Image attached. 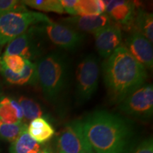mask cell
<instances>
[{"mask_svg":"<svg viewBox=\"0 0 153 153\" xmlns=\"http://www.w3.org/2000/svg\"><path fill=\"white\" fill-rule=\"evenodd\" d=\"M125 48L145 69L152 70V43L144 36L133 31L126 38Z\"/></svg>","mask_w":153,"mask_h":153,"instance_id":"obj_10","label":"cell"},{"mask_svg":"<svg viewBox=\"0 0 153 153\" xmlns=\"http://www.w3.org/2000/svg\"><path fill=\"white\" fill-rule=\"evenodd\" d=\"M46 15L32 11H13L0 16V46L10 43L31 26L48 23Z\"/></svg>","mask_w":153,"mask_h":153,"instance_id":"obj_4","label":"cell"},{"mask_svg":"<svg viewBox=\"0 0 153 153\" xmlns=\"http://www.w3.org/2000/svg\"><path fill=\"white\" fill-rule=\"evenodd\" d=\"M43 37H47L51 43L64 50L77 48L83 42L85 35L65 24L52 21L36 25Z\"/></svg>","mask_w":153,"mask_h":153,"instance_id":"obj_8","label":"cell"},{"mask_svg":"<svg viewBox=\"0 0 153 153\" xmlns=\"http://www.w3.org/2000/svg\"><path fill=\"white\" fill-rule=\"evenodd\" d=\"M98 53L107 58L121 45V30L118 26L109 24L94 34Z\"/></svg>","mask_w":153,"mask_h":153,"instance_id":"obj_11","label":"cell"},{"mask_svg":"<svg viewBox=\"0 0 153 153\" xmlns=\"http://www.w3.org/2000/svg\"><path fill=\"white\" fill-rule=\"evenodd\" d=\"M1 91H0V99H1Z\"/></svg>","mask_w":153,"mask_h":153,"instance_id":"obj_29","label":"cell"},{"mask_svg":"<svg viewBox=\"0 0 153 153\" xmlns=\"http://www.w3.org/2000/svg\"><path fill=\"white\" fill-rule=\"evenodd\" d=\"M131 153H153V140L152 137L145 139L134 149Z\"/></svg>","mask_w":153,"mask_h":153,"instance_id":"obj_25","label":"cell"},{"mask_svg":"<svg viewBox=\"0 0 153 153\" xmlns=\"http://www.w3.org/2000/svg\"><path fill=\"white\" fill-rule=\"evenodd\" d=\"M27 128L28 126L25 123L9 124L0 120V138L12 143Z\"/></svg>","mask_w":153,"mask_h":153,"instance_id":"obj_22","label":"cell"},{"mask_svg":"<svg viewBox=\"0 0 153 153\" xmlns=\"http://www.w3.org/2000/svg\"><path fill=\"white\" fill-rule=\"evenodd\" d=\"M105 10L104 0H76L74 16H97L104 14Z\"/></svg>","mask_w":153,"mask_h":153,"instance_id":"obj_19","label":"cell"},{"mask_svg":"<svg viewBox=\"0 0 153 153\" xmlns=\"http://www.w3.org/2000/svg\"><path fill=\"white\" fill-rule=\"evenodd\" d=\"M22 108L24 120L25 121H31L36 118L45 116V111L37 101L26 97H21L18 100Z\"/></svg>","mask_w":153,"mask_h":153,"instance_id":"obj_20","label":"cell"},{"mask_svg":"<svg viewBox=\"0 0 153 153\" xmlns=\"http://www.w3.org/2000/svg\"><path fill=\"white\" fill-rule=\"evenodd\" d=\"M119 108L128 116L143 120L150 119L153 113L152 84H144L133 91L120 103Z\"/></svg>","mask_w":153,"mask_h":153,"instance_id":"obj_7","label":"cell"},{"mask_svg":"<svg viewBox=\"0 0 153 153\" xmlns=\"http://www.w3.org/2000/svg\"><path fill=\"white\" fill-rule=\"evenodd\" d=\"M64 24L77 31L94 34L111 24V19L106 13L97 16H73L64 19Z\"/></svg>","mask_w":153,"mask_h":153,"instance_id":"obj_12","label":"cell"},{"mask_svg":"<svg viewBox=\"0 0 153 153\" xmlns=\"http://www.w3.org/2000/svg\"><path fill=\"white\" fill-rule=\"evenodd\" d=\"M82 122L94 153H131L133 150V127L126 118L102 110L91 113Z\"/></svg>","mask_w":153,"mask_h":153,"instance_id":"obj_1","label":"cell"},{"mask_svg":"<svg viewBox=\"0 0 153 153\" xmlns=\"http://www.w3.org/2000/svg\"><path fill=\"white\" fill-rule=\"evenodd\" d=\"M76 0H60L65 12L74 16V5Z\"/></svg>","mask_w":153,"mask_h":153,"instance_id":"obj_26","label":"cell"},{"mask_svg":"<svg viewBox=\"0 0 153 153\" xmlns=\"http://www.w3.org/2000/svg\"><path fill=\"white\" fill-rule=\"evenodd\" d=\"M36 153H49V152H48L47 150H44V149H43V150H42L39 151V152H36Z\"/></svg>","mask_w":153,"mask_h":153,"instance_id":"obj_27","label":"cell"},{"mask_svg":"<svg viewBox=\"0 0 153 153\" xmlns=\"http://www.w3.org/2000/svg\"><path fill=\"white\" fill-rule=\"evenodd\" d=\"M0 120L9 124L24 123L22 108L18 101L8 97H1Z\"/></svg>","mask_w":153,"mask_h":153,"instance_id":"obj_15","label":"cell"},{"mask_svg":"<svg viewBox=\"0 0 153 153\" xmlns=\"http://www.w3.org/2000/svg\"><path fill=\"white\" fill-rule=\"evenodd\" d=\"M43 35L36 25L8 43L3 55H18L26 60H38L43 55Z\"/></svg>","mask_w":153,"mask_h":153,"instance_id":"obj_6","label":"cell"},{"mask_svg":"<svg viewBox=\"0 0 153 153\" xmlns=\"http://www.w3.org/2000/svg\"><path fill=\"white\" fill-rule=\"evenodd\" d=\"M135 31L144 36L151 43L153 42V15L142 9L135 11L132 26Z\"/></svg>","mask_w":153,"mask_h":153,"instance_id":"obj_17","label":"cell"},{"mask_svg":"<svg viewBox=\"0 0 153 153\" xmlns=\"http://www.w3.org/2000/svg\"><path fill=\"white\" fill-rule=\"evenodd\" d=\"M99 61L94 55H87L78 65L76 73V101L83 104L97 90L99 79Z\"/></svg>","mask_w":153,"mask_h":153,"instance_id":"obj_5","label":"cell"},{"mask_svg":"<svg viewBox=\"0 0 153 153\" xmlns=\"http://www.w3.org/2000/svg\"><path fill=\"white\" fill-rule=\"evenodd\" d=\"M1 60L9 70L16 74L22 72L26 62V59L18 55H3Z\"/></svg>","mask_w":153,"mask_h":153,"instance_id":"obj_23","label":"cell"},{"mask_svg":"<svg viewBox=\"0 0 153 153\" xmlns=\"http://www.w3.org/2000/svg\"><path fill=\"white\" fill-rule=\"evenodd\" d=\"M22 1L25 6L41 11L60 14L65 13L60 0H24Z\"/></svg>","mask_w":153,"mask_h":153,"instance_id":"obj_21","label":"cell"},{"mask_svg":"<svg viewBox=\"0 0 153 153\" xmlns=\"http://www.w3.org/2000/svg\"><path fill=\"white\" fill-rule=\"evenodd\" d=\"M0 74L2 75L6 81L11 85H36L38 83L37 69L36 64L27 60L24 70L19 74L11 72L5 66L2 61L0 60Z\"/></svg>","mask_w":153,"mask_h":153,"instance_id":"obj_14","label":"cell"},{"mask_svg":"<svg viewBox=\"0 0 153 153\" xmlns=\"http://www.w3.org/2000/svg\"><path fill=\"white\" fill-rule=\"evenodd\" d=\"M106 10L105 13L111 20H114L118 24L126 27H130L133 24L136 7L132 1L116 0L104 1Z\"/></svg>","mask_w":153,"mask_h":153,"instance_id":"obj_13","label":"cell"},{"mask_svg":"<svg viewBox=\"0 0 153 153\" xmlns=\"http://www.w3.org/2000/svg\"><path fill=\"white\" fill-rule=\"evenodd\" d=\"M35 64L38 83L44 97L50 102H57L65 91L68 82V58L62 53L53 52L43 55Z\"/></svg>","mask_w":153,"mask_h":153,"instance_id":"obj_3","label":"cell"},{"mask_svg":"<svg viewBox=\"0 0 153 153\" xmlns=\"http://www.w3.org/2000/svg\"><path fill=\"white\" fill-rule=\"evenodd\" d=\"M43 150L41 144L36 142L28 135L27 129L11 143L9 148L10 153H36Z\"/></svg>","mask_w":153,"mask_h":153,"instance_id":"obj_18","label":"cell"},{"mask_svg":"<svg viewBox=\"0 0 153 153\" xmlns=\"http://www.w3.org/2000/svg\"><path fill=\"white\" fill-rule=\"evenodd\" d=\"M58 153H94L86 139L82 120L67 124L57 139Z\"/></svg>","mask_w":153,"mask_h":153,"instance_id":"obj_9","label":"cell"},{"mask_svg":"<svg viewBox=\"0 0 153 153\" xmlns=\"http://www.w3.org/2000/svg\"><path fill=\"white\" fill-rule=\"evenodd\" d=\"M32 139L39 144L49 141L55 135V129L46 118L39 117L32 120L27 128Z\"/></svg>","mask_w":153,"mask_h":153,"instance_id":"obj_16","label":"cell"},{"mask_svg":"<svg viewBox=\"0 0 153 153\" xmlns=\"http://www.w3.org/2000/svg\"><path fill=\"white\" fill-rule=\"evenodd\" d=\"M102 70L109 98L118 104L144 85L148 76L145 67L122 45L105 60Z\"/></svg>","mask_w":153,"mask_h":153,"instance_id":"obj_2","label":"cell"},{"mask_svg":"<svg viewBox=\"0 0 153 153\" xmlns=\"http://www.w3.org/2000/svg\"><path fill=\"white\" fill-rule=\"evenodd\" d=\"M1 47L0 46V60H1Z\"/></svg>","mask_w":153,"mask_h":153,"instance_id":"obj_28","label":"cell"},{"mask_svg":"<svg viewBox=\"0 0 153 153\" xmlns=\"http://www.w3.org/2000/svg\"><path fill=\"white\" fill-rule=\"evenodd\" d=\"M28 10L22 1L17 0H0V16L13 11Z\"/></svg>","mask_w":153,"mask_h":153,"instance_id":"obj_24","label":"cell"}]
</instances>
